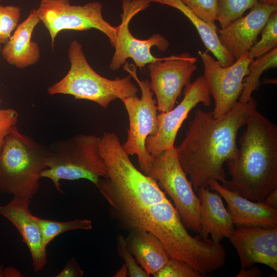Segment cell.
Here are the masks:
<instances>
[{"label": "cell", "instance_id": "d4e9b609", "mask_svg": "<svg viewBox=\"0 0 277 277\" xmlns=\"http://www.w3.org/2000/svg\"><path fill=\"white\" fill-rule=\"evenodd\" d=\"M258 0H217V20L221 28L226 26L232 21L243 16L251 9Z\"/></svg>", "mask_w": 277, "mask_h": 277}, {"label": "cell", "instance_id": "74e56055", "mask_svg": "<svg viewBox=\"0 0 277 277\" xmlns=\"http://www.w3.org/2000/svg\"><path fill=\"white\" fill-rule=\"evenodd\" d=\"M1 103H2V100H1V99L0 98V106H1Z\"/></svg>", "mask_w": 277, "mask_h": 277}, {"label": "cell", "instance_id": "cb8c5ba5", "mask_svg": "<svg viewBox=\"0 0 277 277\" xmlns=\"http://www.w3.org/2000/svg\"><path fill=\"white\" fill-rule=\"evenodd\" d=\"M261 38L249 50L250 56L254 59L262 56L277 45V11L269 17L261 32Z\"/></svg>", "mask_w": 277, "mask_h": 277}, {"label": "cell", "instance_id": "d590c367", "mask_svg": "<svg viewBox=\"0 0 277 277\" xmlns=\"http://www.w3.org/2000/svg\"><path fill=\"white\" fill-rule=\"evenodd\" d=\"M258 2L264 4L277 5V0H258Z\"/></svg>", "mask_w": 277, "mask_h": 277}, {"label": "cell", "instance_id": "4dcf8cb0", "mask_svg": "<svg viewBox=\"0 0 277 277\" xmlns=\"http://www.w3.org/2000/svg\"><path fill=\"white\" fill-rule=\"evenodd\" d=\"M83 274L84 271L80 267L76 260L71 258L56 277H81Z\"/></svg>", "mask_w": 277, "mask_h": 277}, {"label": "cell", "instance_id": "d6986e66", "mask_svg": "<svg viewBox=\"0 0 277 277\" xmlns=\"http://www.w3.org/2000/svg\"><path fill=\"white\" fill-rule=\"evenodd\" d=\"M40 22L36 10H32L28 17L17 25L1 50L3 57L9 64L17 68H25L39 61V46L31 38L34 29Z\"/></svg>", "mask_w": 277, "mask_h": 277}, {"label": "cell", "instance_id": "1f68e13d", "mask_svg": "<svg viewBox=\"0 0 277 277\" xmlns=\"http://www.w3.org/2000/svg\"><path fill=\"white\" fill-rule=\"evenodd\" d=\"M23 274L16 268L12 267H4L0 265V277H22Z\"/></svg>", "mask_w": 277, "mask_h": 277}, {"label": "cell", "instance_id": "6da1fadb", "mask_svg": "<svg viewBox=\"0 0 277 277\" xmlns=\"http://www.w3.org/2000/svg\"><path fill=\"white\" fill-rule=\"evenodd\" d=\"M107 177L96 187L110 206L111 215L128 230L141 229L159 239L177 211L157 182L139 171L122 145L102 154Z\"/></svg>", "mask_w": 277, "mask_h": 277}, {"label": "cell", "instance_id": "d6a6232c", "mask_svg": "<svg viewBox=\"0 0 277 277\" xmlns=\"http://www.w3.org/2000/svg\"><path fill=\"white\" fill-rule=\"evenodd\" d=\"M263 275V272L261 269L256 267L251 266L248 268V269L245 268H241L239 273L236 276L237 277H258Z\"/></svg>", "mask_w": 277, "mask_h": 277}, {"label": "cell", "instance_id": "52a82bcc", "mask_svg": "<svg viewBox=\"0 0 277 277\" xmlns=\"http://www.w3.org/2000/svg\"><path fill=\"white\" fill-rule=\"evenodd\" d=\"M36 10L38 16L50 34L53 49L55 38L65 30L87 31L96 29L109 38L114 47L117 26L106 21L102 14V5L93 2L81 5H71L69 0H41Z\"/></svg>", "mask_w": 277, "mask_h": 277}, {"label": "cell", "instance_id": "ffe728a7", "mask_svg": "<svg viewBox=\"0 0 277 277\" xmlns=\"http://www.w3.org/2000/svg\"><path fill=\"white\" fill-rule=\"evenodd\" d=\"M125 240L129 251L150 276H153L170 258L162 242L147 231L130 230Z\"/></svg>", "mask_w": 277, "mask_h": 277}, {"label": "cell", "instance_id": "44dd1931", "mask_svg": "<svg viewBox=\"0 0 277 277\" xmlns=\"http://www.w3.org/2000/svg\"><path fill=\"white\" fill-rule=\"evenodd\" d=\"M150 1L151 2H156L173 7L183 13L195 27L205 47L211 52L222 66L228 67L234 62L235 60L228 53L220 42L216 26L211 25L202 19L180 0Z\"/></svg>", "mask_w": 277, "mask_h": 277}, {"label": "cell", "instance_id": "5bb4252c", "mask_svg": "<svg viewBox=\"0 0 277 277\" xmlns=\"http://www.w3.org/2000/svg\"><path fill=\"white\" fill-rule=\"evenodd\" d=\"M228 239L238 253L241 268L260 263L277 271V227L237 226Z\"/></svg>", "mask_w": 277, "mask_h": 277}, {"label": "cell", "instance_id": "5b68a950", "mask_svg": "<svg viewBox=\"0 0 277 277\" xmlns=\"http://www.w3.org/2000/svg\"><path fill=\"white\" fill-rule=\"evenodd\" d=\"M68 58L69 70L48 88L49 94L70 95L76 100H88L107 108L113 101L136 95L139 91L131 74L110 80L98 74L87 62L82 45L76 40L70 44Z\"/></svg>", "mask_w": 277, "mask_h": 277}, {"label": "cell", "instance_id": "30bf717a", "mask_svg": "<svg viewBox=\"0 0 277 277\" xmlns=\"http://www.w3.org/2000/svg\"><path fill=\"white\" fill-rule=\"evenodd\" d=\"M151 2L150 0H123L122 20L117 26L114 52L109 65L111 70H118L128 58L132 59L137 67L142 68L146 65L165 58L156 57L151 52L154 46L161 52L167 50L169 43L164 36L156 33L147 39H140L134 37L129 28L132 17L146 9Z\"/></svg>", "mask_w": 277, "mask_h": 277}, {"label": "cell", "instance_id": "7c38bea8", "mask_svg": "<svg viewBox=\"0 0 277 277\" xmlns=\"http://www.w3.org/2000/svg\"><path fill=\"white\" fill-rule=\"evenodd\" d=\"M197 61L196 57L183 53L148 64L149 86L155 95L158 111L165 112L174 108L183 89L191 82L197 69Z\"/></svg>", "mask_w": 277, "mask_h": 277}, {"label": "cell", "instance_id": "484cf974", "mask_svg": "<svg viewBox=\"0 0 277 277\" xmlns=\"http://www.w3.org/2000/svg\"><path fill=\"white\" fill-rule=\"evenodd\" d=\"M21 10L18 6L0 5V45L6 43L16 28Z\"/></svg>", "mask_w": 277, "mask_h": 277}, {"label": "cell", "instance_id": "4fadbf2b", "mask_svg": "<svg viewBox=\"0 0 277 277\" xmlns=\"http://www.w3.org/2000/svg\"><path fill=\"white\" fill-rule=\"evenodd\" d=\"M184 96L181 103L170 111L158 114L157 131L149 136L146 148L152 157L162 152L174 148L177 132L190 111L199 103L207 107L211 105V95L203 76L197 77L184 88Z\"/></svg>", "mask_w": 277, "mask_h": 277}, {"label": "cell", "instance_id": "3957f363", "mask_svg": "<svg viewBox=\"0 0 277 277\" xmlns=\"http://www.w3.org/2000/svg\"><path fill=\"white\" fill-rule=\"evenodd\" d=\"M246 126L236 155L226 162L231 179L221 185L261 202L277 189V126L256 110Z\"/></svg>", "mask_w": 277, "mask_h": 277}, {"label": "cell", "instance_id": "836d02e7", "mask_svg": "<svg viewBox=\"0 0 277 277\" xmlns=\"http://www.w3.org/2000/svg\"><path fill=\"white\" fill-rule=\"evenodd\" d=\"M263 202L267 205L274 208H277V189L270 193L264 200Z\"/></svg>", "mask_w": 277, "mask_h": 277}, {"label": "cell", "instance_id": "e0dca14e", "mask_svg": "<svg viewBox=\"0 0 277 277\" xmlns=\"http://www.w3.org/2000/svg\"><path fill=\"white\" fill-rule=\"evenodd\" d=\"M208 188L218 192L227 204V210L237 226L277 227V209L263 201L255 202L224 188L211 180Z\"/></svg>", "mask_w": 277, "mask_h": 277}, {"label": "cell", "instance_id": "7a4b0ae2", "mask_svg": "<svg viewBox=\"0 0 277 277\" xmlns=\"http://www.w3.org/2000/svg\"><path fill=\"white\" fill-rule=\"evenodd\" d=\"M257 104L252 97L246 103L238 101L229 111L217 118L212 112L195 110L184 140L175 148L194 191L208 187L211 180L222 183L227 180L224 164L236 155L238 132L256 110Z\"/></svg>", "mask_w": 277, "mask_h": 277}, {"label": "cell", "instance_id": "e575fe53", "mask_svg": "<svg viewBox=\"0 0 277 277\" xmlns=\"http://www.w3.org/2000/svg\"><path fill=\"white\" fill-rule=\"evenodd\" d=\"M128 276V269L126 265L124 264L116 272L114 277H126Z\"/></svg>", "mask_w": 277, "mask_h": 277}, {"label": "cell", "instance_id": "9c48e42d", "mask_svg": "<svg viewBox=\"0 0 277 277\" xmlns=\"http://www.w3.org/2000/svg\"><path fill=\"white\" fill-rule=\"evenodd\" d=\"M148 175L155 179L171 197L184 225L199 233L200 200L180 163L175 147L153 157Z\"/></svg>", "mask_w": 277, "mask_h": 277}, {"label": "cell", "instance_id": "7402d4cb", "mask_svg": "<svg viewBox=\"0 0 277 277\" xmlns=\"http://www.w3.org/2000/svg\"><path fill=\"white\" fill-rule=\"evenodd\" d=\"M277 67V48L267 53L253 59L249 65V74L245 77L244 87L239 101L246 103L250 101L253 92L257 90L261 84L260 78L263 73Z\"/></svg>", "mask_w": 277, "mask_h": 277}, {"label": "cell", "instance_id": "83f0119b", "mask_svg": "<svg viewBox=\"0 0 277 277\" xmlns=\"http://www.w3.org/2000/svg\"><path fill=\"white\" fill-rule=\"evenodd\" d=\"M153 276L202 277L203 276L186 262L175 259L169 258L165 265Z\"/></svg>", "mask_w": 277, "mask_h": 277}, {"label": "cell", "instance_id": "8fae6325", "mask_svg": "<svg viewBox=\"0 0 277 277\" xmlns=\"http://www.w3.org/2000/svg\"><path fill=\"white\" fill-rule=\"evenodd\" d=\"M204 66L203 77L214 100L212 111L219 117L238 103L244 87V80L249 74V65L253 60L247 52L228 67H223L207 51H199Z\"/></svg>", "mask_w": 277, "mask_h": 277}, {"label": "cell", "instance_id": "f1b7e54d", "mask_svg": "<svg viewBox=\"0 0 277 277\" xmlns=\"http://www.w3.org/2000/svg\"><path fill=\"white\" fill-rule=\"evenodd\" d=\"M117 250L118 255L125 262L128 269V276L130 277H149L150 275L138 265L133 255L129 251L125 238L119 235L117 238Z\"/></svg>", "mask_w": 277, "mask_h": 277}, {"label": "cell", "instance_id": "ba28073f", "mask_svg": "<svg viewBox=\"0 0 277 277\" xmlns=\"http://www.w3.org/2000/svg\"><path fill=\"white\" fill-rule=\"evenodd\" d=\"M124 68L138 83L141 96L139 98L134 95L121 100L129 117L128 136L122 146L127 154L137 156L140 169L148 175L153 157L146 150V141L158 129L156 101L153 97L149 81L139 80L135 71L131 70L127 65H125Z\"/></svg>", "mask_w": 277, "mask_h": 277}, {"label": "cell", "instance_id": "8d00e7d4", "mask_svg": "<svg viewBox=\"0 0 277 277\" xmlns=\"http://www.w3.org/2000/svg\"><path fill=\"white\" fill-rule=\"evenodd\" d=\"M1 50H2V48H1V45H0V53L1 52Z\"/></svg>", "mask_w": 277, "mask_h": 277}, {"label": "cell", "instance_id": "8992f818", "mask_svg": "<svg viewBox=\"0 0 277 277\" xmlns=\"http://www.w3.org/2000/svg\"><path fill=\"white\" fill-rule=\"evenodd\" d=\"M100 137L92 134H76L56 143L50 148L47 168L41 178L51 180L60 193L62 180L86 179L95 186L107 177L100 152Z\"/></svg>", "mask_w": 277, "mask_h": 277}, {"label": "cell", "instance_id": "277c9868", "mask_svg": "<svg viewBox=\"0 0 277 277\" xmlns=\"http://www.w3.org/2000/svg\"><path fill=\"white\" fill-rule=\"evenodd\" d=\"M50 148L13 126L0 151V190L30 200L37 192L41 173L47 168Z\"/></svg>", "mask_w": 277, "mask_h": 277}, {"label": "cell", "instance_id": "f546056e", "mask_svg": "<svg viewBox=\"0 0 277 277\" xmlns=\"http://www.w3.org/2000/svg\"><path fill=\"white\" fill-rule=\"evenodd\" d=\"M18 116V112L15 109H0V151L7 135L16 125Z\"/></svg>", "mask_w": 277, "mask_h": 277}, {"label": "cell", "instance_id": "9a60e30c", "mask_svg": "<svg viewBox=\"0 0 277 277\" xmlns=\"http://www.w3.org/2000/svg\"><path fill=\"white\" fill-rule=\"evenodd\" d=\"M277 11V5L258 2L245 16L217 29L223 47L235 60L249 51L258 40V36L270 15Z\"/></svg>", "mask_w": 277, "mask_h": 277}, {"label": "cell", "instance_id": "2e32d148", "mask_svg": "<svg viewBox=\"0 0 277 277\" xmlns=\"http://www.w3.org/2000/svg\"><path fill=\"white\" fill-rule=\"evenodd\" d=\"M30 199L13 196L5 205H0V215L11 222L28 247L35 271L42 270L47 263V250L42 240L37 217L29 210Z\"/></svg>", "mask_w": 277, "mask_h": 277}, {"label": "cell", "instance_id": "4316f807", "mask_svg": "<svg viewBox=\"0 0 277 277\" xmlns=\"http://www.w3.org/2000/svg\"><path fill=\"white\" fill-rule=\"evenodd\" d=\"M197 16L207 23L216 26L217 0H180Z\"/></svg>", "mask_w": 277, "mask_h": 277}, {"label": "cell", "instance_id": "603a6c76", "mask_svg": "<svg viewBox=\"0 0 277 277\" xmlns=\"http://www.w3.org/2000/svg\"><path fill=\"white\" fill-rule=\"evenodd\" d=\"M43 243L45 247L58 235L72 230H90L92 223L90 220L76 219L70 221H58L37 217Z\"/></svg>", "mask_w": 277, "mask_h": 277}, {"label": "cell", "instance_id": "ac0fdd59", "mask_svg": "<svg viewBox=\"0 0 277 277\" xmlns=\"http://www.w3.org/2000/svg\"><path fill=\"white\" fill-rule=\"evenodd\" d=\"M200 202V235L220 243L228 238L234 229L231 215L225 208L221 195L208 187H200L196 191Z\"/></svg>", "mask_w": 277, "mask_h": 277}]
</instances>
